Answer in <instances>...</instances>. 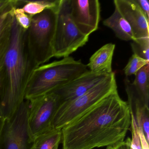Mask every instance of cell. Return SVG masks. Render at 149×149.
Returning a JSON list of instances; mask_svg holds the SVG:
<instances>
[{"label":"cell","instance_id":"obj_1","mask_svg":"<svg viewBox=\"0 0 149 149\" xmlns=\"http://www.w3.org/2000/svg\"><path fill=\"white\" fill-rule=\"evenodd\" d=\"M131 116L117 90L61 129L62 149H93L114 146L125 140Z\"/></svg>","mask_w":149,"mask_h":149},{"label":"cell","instance_id":"obj_2","mask_svg":"<svg viewBox=\"0 0 149 149\" xmlns=\"http://www.w3.org/2000/svg\"><path fill=\"white\" fill-rule=\"evenodd\" d=\"M26 31L14 17L11 43L0 70V108L6 119L25 101L29 79L39 67L29 49Z\"/></svg>","mask_w":149,"mask_h":149},{"label":"cell","instance_id":"obj_3","mask_svg":"<svg viewBox=\"0 0 149 149\" xmlns=\"http://www.w3.org/2000/svg\"><path fill=\"white\" fill-rule=\"evenodd\" d=\"M87 65L71 56L43 64L33 72L26 89L25 100L53 92L88 71Z\"/></svg>","mask_w":149,"mask_h":149},{"label":"cell","instance_id":"obj_4","mask_svg":"<svg viewBox=\"0 0 149 149\" xmlns=\"http://www.w3.org/2000/svg\"><path fill=\"white\" fill-rule=\"evenodd\" d=\"M57 11L47 9L32 16L30 26L26 31L29 49L39 66L54 57Z\"/></svg>","mask_w":149,"mask_h":149},{"label":"cell","instance_id":"obj_5","mask_svg":"<svg viewBox=\"0 0 149 149\" xmlns=\"http://www.w3.org/2000/svg\"><path fill=\"white\" fill-rule=\"evenodd\" d=\"M114 72L85 94L74 100L61 104L52 123L55 129H62L91 109L114 91L117 90Z\"/></svg>","mask_w":149,"mask_h":149},{"label":"cell","instance_id":"obj_6","mask_svg":"<svg viewBox=\"0 0 149 149\" xmlns=\"http://www.w3.org/2000/svg\"><path fill=\"white\" fill-rule=\"evenodd\" d=\"M89 36L83 34L71 19L68 0H61L57 12L54 42V57L69 56L88 41Z\"/></svg>","mask_w":149,"mask_h":149},{"label":"cell","instance_id":"obj_7","mask_svg":"<svg viewBox=\"0 0 149 149\" xmlns=\"http://www.w3.org/2000/svg\"><path fill=\"white\" fill-rule=\"evenodd\" d=\"M29 101L28 128L32 143L37 136L53 128V119L61 102L54 91Z\"/></svg>","mask_w":149,"mask_h":149},{"label":"cell","instance_id":"obj_8","mask_svg":"<svg viewBox=\"0 0 149 149\" xmlns=\"http://www.w3.org/2000/svg\"><path fill=\"white\" fill-rule=\"evenodd\" d=\"M29 101L25 100L14 115L6 119L0 134V149H29L28 128Z\"/></svg>","mask_w":149,"mask_h":149},{"label":"cell","instance_id":"obj_9","mask_svg":"<svg viewBox=\"0 0 149 149\" xmlns=\"http://www.w3.org/2000/svg\"><path fill=\"white\" fill-rule=\"evenodd\" d=\"M70 13L79 31L89 36L97 30L101 19L98 0H68Z\"/></svg>","mask_w":149,"mask_h":149},{"label":"cell","instance_id":"obj_10","mask_svg":"<svg viewBox=\"0 0 149 149\" xmlns=\"http://www.w3.org/2000/svg\"><path fill=\"white\" fill-rule=\"evenodd\" d=\"M110 74L88 70L54 92L60 97L61 104L70 102L85 94Z\"/></svg>","mask_w":149,"mask_h":149},{"label":"cell","instance_id":"obj_11","mask_svg":"<svg viewBox=\"0 0 149 149\" xmlns=\"http://www.w3.org/2000/svg\"><path fill=\"white\" fill-rule=\"evenodd\" d=\"M114 4L131 27L135 39L149 38V21L135 0H114Z\"/></svg>","mask_w":149,"mask_h":149},{"label":"cell","instance_id":"obj_12","mask_svg":"<svg viewBox=\"0 0 149 149\" xmlns=\"http://www.w3.org/2000/svg\"><path fill=\"white\" fill-rule=\"evenodd\" d=\"M125 91L128 97L127 103L133 112L138 127L143 134L147 142H149V109L142 101L132 82L128 77L124 80Z\"/></svg>","mask_w":149,"mask_h":149},{"label":"cell","instance_id":"obj_13","mask_svg":"<svg viewBox=\"0 0 149 149\" xmlns=\"http://www.w3.org/2000/svg\"><path fill=\"white\" fill-rule=\"evenodd\" d=\"M14 7L15 1H13L9 6L0 13V70L11 43L14 18L13 9Z\"/></svg>","mask_w":149,"mask_h":149},{"label":"cell","instance_id":"obj_14","mask_svg":"<svg viewBox=\"0 0 149 149\" xmlns=\"http://www.w3.org/2000/svg\"><path fill=\"white\" fill-rule=\"evenodd\" d=\"M116 46L109 43L103 46L90 57L87 66L94 72L109 74L112 73V57Z\"/></svg>","mask_w":149,"mask_h":149},{"label":"cell","instance_id":"obj_15","mask_svg":"<svg viewBox=\"0 0 149 149\" xmlns=\"http://www.w3.org/2000/svg\"><path fill=\"white\" fill-rule=\"evenodd\" d=\"M103 24L112 29L116 36L122 40H136L131 27L116 8L112 14L104 20Z\"/></svg>","mask_w":149,"mask_h":149},{"label":"cell","instance_id":"obj_16","mask_svg":"<svg viewBox=\"0 0 149 149\" xmlns=\"http://www.w3.org/2000/svg\"><path fill=\"white\" fill-rule=\"evenodd\" d=\"M61 140V129L53 128L37 136L29 149H58Z\"/></svg>","mask_w":149,"mask_h":149},{"label":"cell","instance_id":"obj_17","mask_svg":"<svg viewBox=\"0 0 149 149\" xmlns=\"http://www.w3.org/2000/svg\"><path fill=\"white\" fill-rule=\"evenodd\" d=\"M61 1V0H45L37 1H17L16 7L21 8L25 13L32 17L40 13L46 9L58 10Z\"/></svg>","mask_w":149,"mask_h":149},{"label":"cell","instance_id":"obj_18","mask_svg":"<svg viewBox=\"0 0 149 149\" xmlns=\"http://www.w3.org/2000/svg\"><path fill=\"white\" fill-rule=\"evenodd\" d=\"M135 76L132 85L143 102L149 106V63L141 68Z\"/></svg>","mask_w":149,"mask_h":149},{"label":"cell","instance_id":"obj_19","mask_svg":"<svg viewBox=\"0 0 149 149\" xmlns=\"http://www.w3.org/2000/svg\"><path fill=\"white\" fill-rule=\"evenodd\" d=\"M149 63L148 61L133 54L123 69L125 77L135 75L141 68Z\"/></svg>","mask_w":149,"mask_h":149},{"label":"cell","instance_id":"obj_20","mask_svg":"<svg viewBox=\"0 0 149 149\" xmlns=\"http://www.w3.org/2000/svg\"><path fill=\"white\" fill-rule=\"evenodd\" d=\"M131 43L134 54L149 61V38L136 39Z\"/></svg>","mask_w":149,"mask_h":149},{"label":"cell","instance_id":"obj_21","mask_svg":"<svg viewBox=\"0 0 149 149\" xmlns=\"http://www.w3.org/2000/svg\"><path fill=\"white\" fill-rule=\"evenodd\" d=\"M13 14L19 26L24 30H26L30 26L32 16L25 13L20 8L15 7L13 8Z\"/></svg>","mask_w":149,"mask_h":149},{"label":"cell","instance_id":"obj_22","mask_svg":"<svg viewBox=\"0 0 149 149\" xmlns=\"http://www.w3.org/2000/svg\"><path fill=\"white\" fill-rule=\"evenodd\" d=\"M138 6L149 21V1L148 0H135Z\"/></svg>","mask_w":149,"mask_h":149},{"label":"cell","instance_id":"obj_23","mask_svg":"<svg viewBox=\"0 0 149 149\" xmlns=\"http://www.w3.org/2000/svg\"><path fill=\"white\" fill-rule=\"evenodd\" d=\"M12 3V0H0V13L7 8Z\"/></svg>","mask_w":149,"mask_h":149},{"label":"cell","instance_id":"obj_24","mask_svg":"<svg viewBox=\"0 0 149 149\" xmlns=\"http://www.w3.org/2000/svg\"><path fill=\"white\" fill-rule=\"evenodd\" d=\"M6 120V118L4 117L2 111H1V109L0 108V134L1 133V131L3 130Z\"/></svg>","mask_w":149,"mask_h":149},{"label":"cell","instance_id":"obj_25","mask_svg":"<svg viewBox=\"0 0 149 149\" xmlns=\"http://www.w3.org/2000/svg\"><path fill=\"white\" fill-rule=\"evenodd\" d=\"M106 149H123V148L121 146V143H120L114 146H108L106 147Z\"/></svg>","mask_w":149,"mask_h":149}]
</instances>
